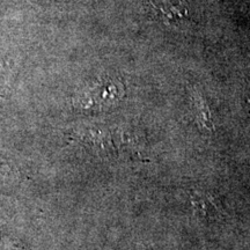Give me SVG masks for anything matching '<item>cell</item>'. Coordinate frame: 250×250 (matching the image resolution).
I'll return each instance as SVG.
<instances>
[{"mask_svg":"<svg viewBox=\"0 0 250 250\" xmlns=\"http://www.w3.org/2000/svg\"><path fill=\"white\" fill-rule=\"evenodd\" d=\"M15 177H17V173L11 164L0 159V186L11 183Z\"/></svg>","mask_w":250,"mask_h":250,"instance_id":"obj_6","label":"cell"},{"mask_svg":"<svg viewBox=\"0 0 250 250\" xmlns=\"http://www.w3.org/2000/svg\"><path fill=\"white\" fill-rule=\"evenodd\" d=\"M121 96L118 87L110 81H103L80 92L73 99V104L80 109H101L115 102Z\"/></svg>","mask_w":250,"mask_h":250,"instance_id":"obj_1","label":"cell"},{"mask_svg":"<svg viewBox=\"0 0 250 250\" xmlns=\"http://www.w3.org/2000/svg\"><path fill=\"white\" fill-rule=\"evenodd\" d=\"M192 102L193 108H195L196 122L199 129L203 131H210V133L214 132V124L212 120V115L210 109H208V103L202 98V95L198 92L192 93Z\"/></svg>","mask_w":250,"mask_h":250,"instance_id":"obj_5","label":"cell"},{"mask_svg":"<svg viewBox=\"0 0 250 250\" xmlns=\"http://www.w3.org/2000/svg\"><path fill=\"white\" fill-rule=\"evenodd\" d=\"M36 1H39V2H44V4H49V2L57 1V0H36Z\"/></svg>","mask_w":250,"mask_h":250,"instance_id":"obj_8","label":"cell"},{"mask_svg":"<svg viewBox=\"0 0 250 250\" xmlns=\"http://www.w3.org/2000/svg\"><path fill=\"white\" fill-rule=\"evenodd\" d=\"M74 136L81 143L93 147L98 152L108 151L112 144L108 132L95 127H80L74 131Z\"/></svg>","mask_w":250,"mask_h":250,"instance_id":"obj_4","label":"cell"},{"mask_svg":"<svg viewBox=\"0 0 250 250\" xmlns=\"http://www.w3.org/2000/svg\"><path fill=\"white\" fill-rule=\"evenodd\" d=\"M191 205L197 215L202 218H218L220 213V205L214 195L203 191L190 193Z\"/></svg>","mask_w":250,"mask_h":250,"instance_id":"obj_3","label":"cell"},{"mask_svg":"<svg viewBox=\"0 0 250 250\" xmlns=\"http://www.w3.org/2000/svg\"><path fill=\"white\" fill-rule=\"evenodd\" d=\"M153 11L167 24H179L189 19L190 12L186 0H149Z\"/></svg>","mask_w":250,"mask_h":250,"instance_id":"obj_2","label":"cell"},{"mask_svg":"<svg viewBox=\"0 0 250 250\" xmlns=\"http://www.w3.org/2000/svg\"><path fill=\"white\" fill-rule=\"evenodd\" d=\"M0 250H24L22 246L19 245L18 242L13 241L9 237H5L0 235Z\"/></svg>","mask_w":250,"mask_h":250,"instance_id":"obj_7","label":"cell"}]
</instances>
